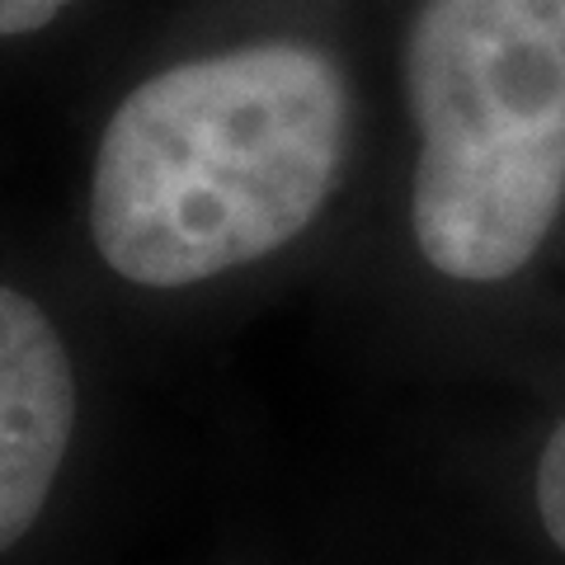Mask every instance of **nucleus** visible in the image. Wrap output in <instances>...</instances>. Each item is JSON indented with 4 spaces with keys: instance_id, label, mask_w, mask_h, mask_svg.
Segmentation results:
<instances>
[{
    "instance_id": "obj_1",
    "label": "nucleus",
    "mask_w": 565,
    "mask_h": 565,
    "mask_svg": "<svg viewBox=\"0 0 565 565\" xmlns=\"http://www.w3.org/2000/svg\"><path fill=\"white\" fill-rule=\"evenodd\" d=\"M349 90L321 47L250 43L156 71L114 109L90 241L137 288H193L282 250L326 207Z\"/></svg>"
},
{
    "instance_id": "obj_3",
    "label": "nucleus",
    "mask_w": 565,
    "mask_h": 565,
    "mask_svg": "<svg viewBox=\"0 0 565 565\" xmlns=\"http://www.w3.org/2000/svg\"><path fill=\"white\" fill-rule=\"evenodd\" d=\"M76 429V373L57 326L0 282V556L29 537L57 490Z\"/></svg>"
},
{
    "instance_id": "obj_2",
    "label": "nucleus",
    "mask_w": 565,
    "mask_h": 565,
    "mask_svg": "<svg viewBox=\"0 0 565 565\" xmlns=\"http://www.w3.org/2000/svg\"><path fill=\"white\" fill-rule=\"evenodd\" d=\"M405 90L419 255L457 282L514 278L565 207V0H424Z\"/></svg>"
},
{
    "instance_id": "obj_5",
    "label": "nucleus",
    "mask_w": 565,
    "mask_h": 565,
    "mask_svg": "<svg viewBox=\"0 0 565 565\" xmlns=\"http://www.w3.org/2000/svg\"><path fill=\"white\" fill-rule=\"evenodd\" d=\"M66 6H71V0H0V39L43 29V24L57 20Z\"/></svg>"
},
{
    "instance_id": "obj_4",
    "label": "nucleus",
    "mask_w": 565,
    "mask_h": 565,
    "mask_svg": "<svg viewBox=\"0 0 565 565\" xmlns=\"http://www.w3.org/2000/svg\"><path fill=\"white\" fill-rule=\"evenodd\" d=\"M533 500H537V519L546 527V537L565 552V419L542 444L537 476H533Z\"/></svg>"
}]
</instances>
